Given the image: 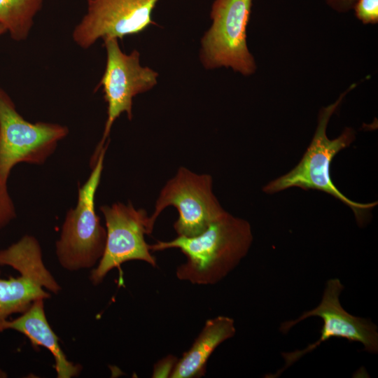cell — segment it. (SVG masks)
I'll return each instance as SVG.
<instances>
[{"label": "cell", "mask_w": 378, "mask_h": 378, "mask_svg": "<svg viewBox=\"0 0 378 378\" xmlns=\"http://www.w3.org/2000/svg\"><path fill=\"white\" fill-rule=\"evenodd\" d=\"M252 242L250 223L225 211L201 234L158 241L149 248L150 251L178 248L186 260L176 268V277L192 284L214 285L239 265Z\"/></svg>", "instance_id": "1"}, {"label": "cell", "mask_w": 378, "mask_h": 378, "mask_svg": "<svg viewBox=\"0 0 378 378\" xmlns=\"http://www.w3.org/2000/svg\"><path fill=\"white\" fill-rule=\"evenodd\" d=\"M355 85L343 92L333 104L321 109L314 137L299 163L289 172L271 181L262 190L272 195L293 187L316 190L337 199L354 212L360 227L369 220L372 210L377 202L359 203L351 200L334 185L330 176V164L333 158L342 150L349 147L355 139V132L346 127L337 138L330 139L326 134L328 123L346 93Z\"/></svg>", "instance_id": "2"}, {"label": "cell", "mask_w": 378, "mask_h": 378, "mask_svg": "<svg viewBox=\"0 0 378 378\" xmlns=\"http://www.w3.org/2000/svg\"><path fill=\"white\" fill-rule=\"evenodd\" d=\"M108 144L92 158V171L78 189L76 206L68 211L56 242L59 264L76 271L94 266L101 259L106 244V231L95 210V195L99 185Z\"/></svg>", "instance_id": "3"}, {"label": "cell", "mask_w": 378, "mask_h": 378, "mask_svg": "<svg viewBox=\"0 0 378 378\" xmlns=\"http://www.w3.org/2000/svg\"><path fill=\"white\" fill-rule=\"evenodd\" d=\"M252 0H215L211 24L200 40V60L207 70L231 68L244 76L256 69L246 43Z\"/></svg>", "instance_id": "4"}, {"label": "cell", "mask_w": 378, "mask_h": 378, "mask_svg": "<svg viewBox=\"0 0 378 378\" xmlns=\"http://www.w3.org/2000/svg\"><path fill=\"white\" fill-rule=\"evenodd\" d=\"M0 265L17 270L20 275L0 278V332L13 314L25 312L36 300L47 299L61 288L46 267L38 240L24 235L8 247L0 250Z\"/></svg>", "instance_id": "5"}, {"label": "cell", "mask_w": 378, "mask_h": 378, "mask_svg": "<svg viewBox=\"0 0 378 378\" xmlns=\"http://www.w3.org/2000/svg\"><path fill=\"white\" fill-rule=\"evenodd\" d=\"M69 132L63 125L25 120L0 86V176L3 179L8 181L11 170L19 163L43 164Z\"/></svg>", "instance_id": "6"}, {"label": "cell", "mask_w": 378, "mask_h": 378, "mask_svg": "<svg viewBox=\"0 0 378 378\" xmlns=\"http://www.w3.org/2000/svg\"><path fill=\"white\" fill-rule=\"evenodd\" d=\"M102 41L106 53V66L96 88H102L107 104V118L93 155L108 144L112 126L122 113H126L130 120L132 119L134 97L153 88L159 76L153 69L141 65L137 50L127 54L120 48L118 38L108 37Z\"/></svg>", "instance_id": "7"}, {"label": "cell", "mask_w": 378, "mask_h": 378, "mask_svg": "<svg viewBox=\"0 0 378 378\" xmlns=\"http://www.w3.org/2000/svg\"><path fill=\"white\" fill-rule=\"evenodd\" d=\"M170 206L178 213L174 228L178 236L184 237L201 234L225 211L214 194L212 177L196 174L184 167L178 168L162 188L149 216L152 230L159 215Z\"/></svg>", "instance_id": "8"}, {"label": "cell", "mask_w": 378, "mask_h": 378, "mask_svg": "<svg viewBox=\"0 0 378 378\" xmlns=\"http://www.w3.org/2000/svg\"><path fill=\"white\" fill-rule=\"evenodd\" d=\"M100 211L105 219L106 238L98 265L91 271L92 284H100L110 271L127 261L141 260L156 267V259L144 237L153 231L146 211L136 209L131 202L102 205Z\"/></svg>", "instance_id": "9"}, {"label": "cell", "mask_w": 378, "mask_h": 378, "mask_svg": "<svg viewBox=\"0 0 378 378\" xmlns=\"http://www.w3.org/2000/svg\"><path fill=\"white\" fill-rule=\"evenodd\" d=\"M344 286L337 278L329 279L320 304L305 312L297 319L287 321L280 326V331L286 334L299 322L312 316L321 318L323 324L319 339L301 350L281 353L284 367L275 376L281 374L304 355L315 350L318 346L332 337L344 338L349 342L361 343L364 350L371 354L378 352L377 326L370 320L357 317L348 313L340 302V295Z\"/></svg>", "instance_id": "10"}, {"label": "cell", "mask_w": 378, "mask_h": 378, "mask_svg": "<svg viewBox=\"0 0 378 378\" xmlns=\"http://www.w3.org/2000/svg\"><path fill=\"white\" fill-rule=\"evenodd\" d=\"M158 1L86 0V11L73 29L72 40L87 50L100 39L138 34L156 24L152 13Z\"/></svg>", "instance_id": "11"}, {"label": "cell", "mask_w": 378, "mask_h": 378, "mask_svg": "<svg viewBox=\"0 0 378 378\" xmlns=\"http://www.w3.org/2000/svg\"><path fill=\"white\" fill-rule=\"evenodd\" d=\"M43 300H35L19 317L7 320L4 329L18 331L25 335L34 346L47 349L54 357V367L58 378L78 376L81 366L69 361L62 350L58 337L47 321Z\"/></svg>", "instance_id": "12"}, {"label": "cell", "mask_w": 378, "mask_h": 378, "mask_svg": "<svg viewBox=\"0 0 378 378\" xmlns=\"http://www.w3.org/2000/svg\"><path fill=\"white\" fill-rule=\"evenodd\" d=\"M236 328L233 318L218 316L206 320L190 348L174 365L169 377L196 378L206 373L209 358L223 342L234 336Z\"/></svg>", "instance_id": "13"}, {"label": "cell", "mask_w": 378, "mask_h": 378, "mask_svg": "<svg viewBox=\"0 0 378 378\" xmlns=\"http://www.w3.org/2000/svg\"><path fill=\"white\" fill-rule=\"evenodd\" d=\"M44 0H0V24L16 42L29 37Z\"/></svg>", "instance_id": "14"}, {"label": "cell", "mask_w": 378, "mask_h": 378, "mask_svg": "<svg viewBox=\"0 0 378 378\" xmlns=\"http://www.w3.org/2000/svg\"><path fill=\"white\" fill-rule=\"evenodd\" d=\"M7 182L0 176V229L8 225L16 217L15 208L8 190Z\"/></svg>", "instance_id": "15"}, {"label": "cell", "mask_w": 378, "mask_h": 378, "mask_svg": "<svg viewBox=\"0 0 378 378\" xmlns=\"http://www.w3.org/2000/svg\"><path fill=\"white\" fill-rule=\"evenodd\" d=\"M356 16L364 24L378 21V0H356L354 7Z\"/></svg>", "instance_id": "16"}, {"label": "cell", "mask_w": 378, "mask_h": 378, "mask_svg": "<svg viewBox=\"0 0 378 378\" xmlns=\"http://www.w3.org/2000/svg\"><path fill=\"white\" fill-rule=\"evenodd\" d=\"M356 0H326V2L335 10L345 12L354 7Z\"/></svg>", "instance_id": "17"}, {"label": "cell", "mask_w": 378, "mask_h": 378, "mask_svg": "<svg viewBox=\"0 0 378 378\" xmlns=\"http://www.w3.org/2000/svg\"><path fill=\"white\" fill-rule=\"evenodd\" d=\"M6 33L5 28L0 24V37Z\"/></svg>", "instance_id": "18"}, {"label": "cell", "mask_w": 378, "mask_h": 378, "mask_svg": "<svg viewBox=\"0 0 378 378\" xmlns=\"http://www.w3.org/2000/svg\"><path fill=\"white\" fill-rule=\"evenodd\" d=\"M7 374L5 372H4L2 370H0V378L2 377H6Z\"/></svg>", "instance_id": "19"}]
</instances>
